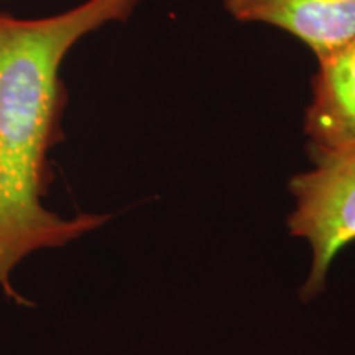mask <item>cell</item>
<instances>
[{
  "instance_id": "7a4b0ae2",
  "label": "cell",
  "mask_w": 355,
  "mask_h": 355,
  "mask_svg": "<svg viewBox=\"0 0 355 355\" xmlns=\"http://www.w3.org/2000/svg\"><path fill=\"white\" fill-rule=\"evenodd\" d=\"M311 158L313 170L290 183L296 206L288 219L291 234L306 239L313 250L304 298L322 290L332 260L355 241V153H311Z\"/></svg>"
},
{
  "instance_id": "6da1fadb",
  "label": "cell",
  "mask_w": 355,
  "mask_h": 355,
  "mask_svg": "<svg viewBox=\"0 0 355 355\" xmlns=\"http://www.w3.org/2000/svg\"><path fill=\"white\" fill-rule=\"evenodd\" d=\"M140 2L87 0L44 19L0 13V286L15 303L30 304L10 283L25 257L63 247L109 219H63L42 204L53 180L48 155L63 139L60 69L79 40L109 21H125Z\"/></svg>"
},
{
  "instance_id": "277c9868",
  "label": "cell",
  "mask_w": 355,
  "mask_h": 355,
  "mask_svg": "<svg viewBox=\"0 0 355 355\" xmlns=\"http://www.w3.org/2000/svg\"><path fill=\"white\" fill-rule=\"evenodd\" d=\"M243 24L277 26L303 42L316 58L355 40V0H222Z\"/></svg>"
},
{
  "instance_id": "3957f363",
  "label": "cell",
  "mask_w": 355,
  "mask_h": 355,
  "mask_svg": "<svg viewBox=\"0 0 355 355\" xmlns=\"http://www.w3.org/2000/svg\"><path fill=\"white\" fill-rule=\"evenodd\" d=\"M304 132L311 153H355V40L318 58Z\"/></svg>"
}]
</instances>
